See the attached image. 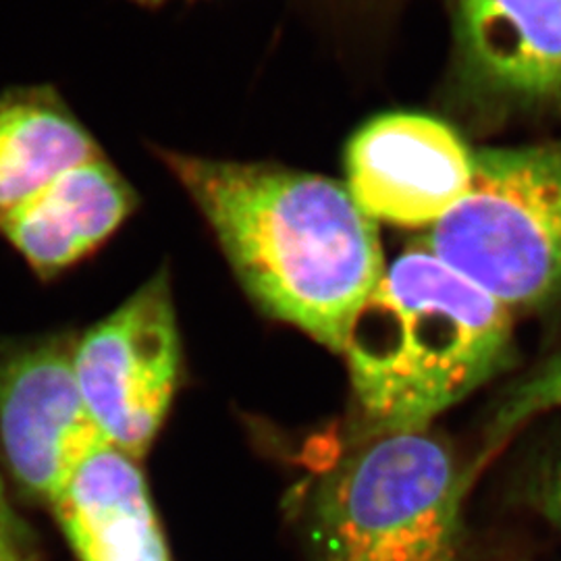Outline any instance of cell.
I'll return each mask as SVG.
<instances>
[{"mask_svg":"<svg viewBox=\"0 0 561 561\" xmlns=\"http://www.w3.org/2000/svg\"><path fill=\"white\" fill-rule=\"evenodd\" d=\"M470 479L431 428L366 439L314 493L312 553L319 561H461Z\"/></svg>","mask_w":561,"mask_h":561,"instance_id":"cell-4","label":"cell"},{"mask_svg":"<svg viewBox=\"0 0 561 561\" xmlns=\"http://www.w3.org/2000/svg\"><path fill=\"white\" fill-rule=\"evenodd\" d=\"M264 314L343 354L385 271L377 222L337 181L152 146Z\"/></svg>","mask_w":561,"mask_h":561,"instance_id":"cell-1","label":"cell"},{"mask_svg":"<svg viewBox=\"0 0 561 561\" xmlns=\"http://www.w3.org/2000/svg\"><path fill=\"white\" fill-rule=\"evenodd\" d=\"M474 150L447 123L419 113L373 119L345 152L347 192L373 221L435 227L466 196Z\"/></svg>","mask_w":561,"mask_h":561,"instance_id":"cell-8","label":"cell"},{"mask_svg":"<svg viewBox=\"0 0 561 561\" xmlns=\"http://www.w3.org/2000/svg\"><path fill=\"white\" fill-rule=\"evenodd\" d=\"M127 2L138 4V7H148V9H152V7H161V4L169 2V0H127Z\"/></svg>","mask_w":561,"mask_h":561,"instance_id":"cell-15","label":"cell"},{"mask_svg":"<svg viewBox=\"0 0 561 561\" xmlns=\"http://www.w3.org/2000/svg\"><path fill=\"white\" fill-rule=\"evenodd\" d=\"M424 248L512 314L558 300L561 141L477 150L466 196Z\"/></svg>","mask_w":561,"mask_h":561,"instance_id":"cell-5","label":"cell"},{"mask_svg":"<svg viewBox=\"0 0 561 561\" xmlns=\"http://www.w3.org/2000/svg\"><path fill=\"white\" fill-rule=\"evenodd\" d=\"M526 503L561 533V433L542 445L524 479Z\"/></svg>","mask_w":561,"mask_h":561,"instance_id":"cell-12","label":"cell"},{"mask_svg":"<svg viewBox=\"0 0 561 561\" xmlns=\"http://www.w3.org/2000/svg\"><path fill=\"white\" fill-rule=\"evenodd\" d=\"M180 321L167 268L73 340V373L102 439L141 461L180 389Z\"/></svg>","mask_w":561,"mask_h":561,"instance_id":"cell-6","label":"cell"},{"mask_svg":"<svg viewBox=\"0 0 561 561\" xmlns=\"http://www.w3.org/2000/svg\"><path fill=\"white\" fill-rule=\"evenodd\" d=\"M556 408H561V347L530 375L507 389L491 416L486 454H493L497 447H502L505 439H510L524 422L533 421Z\"/></svg>","mask_w":561,"mask_h":561,"instance_id":"cell-11","label":"cell"},{"mask_svg":"<svg viewBox=\"0 0 561 561\" xmlns=\"http://www.w3.org/2000/svg\"><path fill=\"white\" fill-rule=\"evenodd\" d=\"M468 81L516 106L561 102V0H454Z\"/></svg>","mask_w":561,"mask_h":561,"instance_id":"cell-9","label":"cell"},{"mask_svg":"<svg viewBox=\"0 0 561 561\" xmlns=\"http://www.w3.org/2000/svg\"><path fill=\"white\" fill-rule=\"evenodd\" d=\"M514 314L428 248L389 262L343 354L362 433L428 431L514 362Z\"/></svg>","mask_w":561,"mask_h":561,"instance_id":"cell-2","label":"cell"},{"mask_svg":"<svg viewBox=\"0 0 561 561\" xmlns=\"http://www.w3.org/2000/svg\"><path fill=\"white\" fill-rule=\"evenodd\" d=\"M104 442L73 373V337L0 350V456L21 491L50 505Z\"/></svg>","mask_w":561,"mask_h":561,"instance_id":"cell-7","label":"cell"},{"mask_svg":"<svg viewBox=\"0 0 561 561\" xmlns=\"http://www.w3.org/2000/svg\"><path fill=\"white\" fill-rule=\"evenodd\" d=\"M78 561H171L140 461L96 445L48 505Z\"/></svg>","mask_w":561,"mask_h":561,"instance_id":"cell-10","label":"cell"},{"mask_svg":"<svg viewBox=\"0 0 561 561\" xmlns=\"http://www.w3.org/2000/svg\"><path fill=\"white\" fill-rule=\"evenodd\" d=\"M138 208L134 183L55 85L0 92V240L36 277L92 259Z\"/></svg>","mask_w":561,"mask_h":561,"instance_id":"cell-3","label":"cell"},{"mask_svg":"<svg viewBox=\"0 0 561 561\" xmlns=\"http://www.w3.org/2000/svg\"><path fill=\"white\" fill-rule=\"evenodd\" d=\"M0 561H38L34 556L32 545L21 542L2 541L0 539Z\"/></svg>","mask_w":561,"mask_h":561,"instance_id":"cell-14","label":"cell"},{"mask_svg":"<svg viewBox=\"0 0 561 561\" xmlns=\"http://www.w3.org/2000/svg\"><path fill=\"white\" fill-rule=\"evenodd\" d=\"M0 539L2 541L21 542V545H32V537L27 533V526L15 514L13 505H11L7 493H4L2 481H0Z\"/></svg>","mask_w":561,"mask_h":561,"instance_id":"cell-13","label":"cell"}]
</instances>
